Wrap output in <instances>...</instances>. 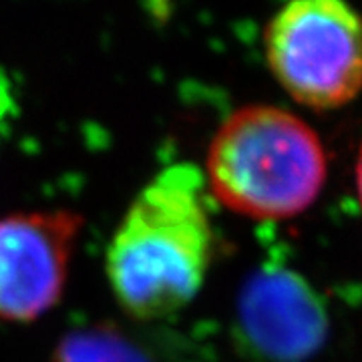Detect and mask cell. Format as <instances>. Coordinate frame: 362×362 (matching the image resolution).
I'll use <instances>...</instances> for the list:
<instances>
[{
  "label": "cell",
  "mask_w": 362,
  "mask_h": 362,
  "mask_svg": "<svg viewBox=\"0 0 362 362\" xmlns=\"http://www.w3.org/2000/svg\"><path fill=\"white\" fill-rule=\"evenodd\" d=\"M328 175L322 139L288 109L246 105L233 111L207 147L204 180L230 211L284 221L320 197Z\"/></svg>",
  "instance_id": "7a4b0ae2"
},
{
  "label": "cell",
  "mask_w": 362,
  "mask_h": 362,
  "mask_svg": "<svg viewBox=\"0 0 362 362\" xmlns=\"http://www.w3.org/2000/svg\"><path fill=\"white\" fill-rule=\"evenodd\" d=\"M354 187H356V195H358V204L362 207V145L356 156V165H354Z\"/></svg>",
  "instance_id": "52a82bcc"
},
{
  "label": "cell",
  "mask_w": 362,
  "mask_h": 362,
  "mask_svg": "<svg viewBox=\"0 0 362 362\" xmlns=\"http://www.w3.org/2000/svg\"><path fill=\"white\" fill-rule=\"evenodd\" d=\"M278 85L314 111H334L362 90V16L349 0H288L264 30Z\"/></svg>",
  "instance_id": "3957f363"
},
{
  "label": "cell",
  "mask_w": 362,
  "mask_h": 362,
  "mask_svg": "<svg viewBox=\"0 0 362 362\" xmlns=\"http://www.w3.org/2000/svg\"><path fill=\"white\" fill-rule=\"evenodd\" d=\"M51 362H153L145 350L111 324L73 330L59 340Z\"/></svg>",
  "instance_id": "8992f818"
},
{
  "label": "cell",
  "mask_w": 362,
  "mask_h": 362,
  "mask_svg": "<svg viewBox=\"0 0 362 362\" xmlns=\"http://www.w3.org/2000/svg\"><path fill=\"white\" fill-rule=\"evenodd\" d=\"M240 322L250 344L278 362L308 358L326 337L318 296L288 270L256 274L240 296Z\"/></svg>",
  "instance_id": "5b68a950"
},
{
  "label": "cell",
  "mask_w": 362,
  "mask_h": 362,
  "mask_svg": "<svg viewBox=\"0 0 362 362\" xmlns=\"http://www.w3.org/2000/svg\"><path fill=\"white\" fill-rule=\"evenodd\" d=\"M204 171L161 169L131 202L107 247L105 274L127 316L151 322L187 306L206 282L214 228Z\"/></svg>",
  "instance_id": "6da1fadb"
},
{
  "label": "cell",
  "mask_w": 362,
  "mask_h": 362,
  "mask_svg": "<svg viewBox=\"0 0 362 362\" xmlns=\"http://www.w3.org/2000/svg\"><path fill=\"white\" fill-rule=\"evenodd\" d=\"M83 226L73 209L0 218V320L35 322L61 302Z\"/></svg>",
  "instance_id": "277c9868"
}]
</instances>
